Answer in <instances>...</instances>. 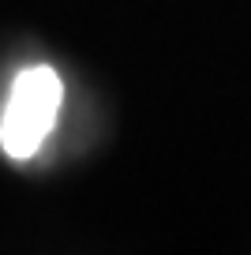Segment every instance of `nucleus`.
<instances>
[{"label": "nucleus", "instance_id": "obj_1", "mask_svg": "<svg viewBox=\"0 0 251 255\" xmlns=\"http://www.w3.org/2000/svg\"><path fill=\"white\" fill-rule=\"evenodd\" d=\"M64 109V83L49 64L23 68L11 83V94L0 113V150L15 161H26L41 150L56 117Z\"/></svg>", "mask_w": 251, "mask_h": 255}]
</instances>
